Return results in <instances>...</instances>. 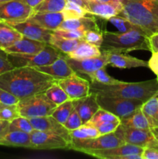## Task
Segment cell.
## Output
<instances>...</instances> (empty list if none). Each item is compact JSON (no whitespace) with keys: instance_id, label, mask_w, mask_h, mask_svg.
I'll return each mask as SVG.
<instances>
[{"instance_id":"ac0fdd59","label":"cell","mask_w":158,"mask_h":159,"mask_svg":"<svg viewBox=\"0 0 158 159\" xmlns=\"http://www.w3.org/2000/svg\"><path fill=\"white\" fill-rule=\"evenodd\" d=\"M74 108L81 119L82 124L88 122L100 107L97 102V94L90 92L85 97L73 99Z\"/></svg>"},{"instance_id":"681fc988","label":"cell","mask_w":158,"mask_h":159,"mask_svg":"<svg viewBox=\"0 0 158 159\" xmlns=\"http://www.w3.org/2000/svg\"><path fill=\"white\" fill-rule=\"evenodd\" d=\"M9 121L0 120V139L9 131Z\"/></svg>"},{"instance_id":"f1b7e54d","label":"cell","mask_w":158,"mask_h":159,"mask_svg":"<svg viewBox=\"0 0 158 159\" xmlns=\"http://www.w3.org/2000/svg\"><path fill=\"white\" fill-rule=\"evenodd\" d=\"M121 124L125 127L136 129H150V124L147 117L141 110V107L127 117L120 120Z\"/></svg>"},{"instance_id":"b9f144b4","label":"cell","mask_w":158,"mask_h":159,"mask_svg":"<svg viewBox=\"0 0 158 159\" xmlns=\"http://www.w3.org/2000/svg\"><path fill=\"white\" fill-rule=\"evenodd\" d=\"M82 124H82L80 116L78 115L77 112L74 109L63 125L70 131V130H73L78 128Z\"/></svg>"},{"instance_id":"603a6c76","label":"cell","mask_w":158,"mask_h":159,"mask_svg":"<svg viewBox=\"0 0 158 159\" xmlns=\"http://www.w3.org/2000/svg\"><path fill=\"white\" fill-rule=\"evenodd\" d=\"M58 29L68 30H78L85 32L86 30L100 31L99 25L93 16H84L71 20H64Z\"/></svg>"},{"instance_id":"11a10c76","label":"cell","mask_w":158,"mask_h":159,"mask_svg":"<svg viewBox=\"0 0 158 159\" xmlns=\"http://www.w3.org/2000/svg\"><path fill=\"white\" fill-rule=\"evenodd\" d=\"M102 1H105V2H113V1H116V0H102Z\"/></svg>"},{"instance_id":"680465c9","label":"cell","mask_w":158,"mask_h":159,"mask_svg":"<svg viewBox=\"0 0 158 159\" xmlns=\"http://www.w3.org/2000/svg\"><path fill=\"white\" fill-rule=\"evenodd\" d=\"M156 79H157V80H158V77H157V78H156Z\"/></svg>"},{"instance_id":"d6a6232c","label":"cell","mask_w":158,"mask_h":159,"mask_svg":"<svg viewBox=\"0 0 158 159\" xmlns=\"http://www.w3.org/2000/svg\"><path fill=\"white\" fill-rule=\"evenodd\" d=\"M107 20L109 23H111L115 27L117 28L119 32L125 33L132 30H143L139 26L134 24L130 20H129L128 19L121 16H114L111 17V18Z\"/></svg>"},{"instance_id":"44dd1931","label":"cell","mask_w":158,"mask_h":159,"mask_svg":"<svg viewBox=\"0 0 158 159\" xmlns=\"http://www.w3.org/2000/svg\"><path fill=\"white\" fill-rule=\"evenodd\" d=\"M108 65L114 68L126 69L133 68H148V61L136 58L123 53L107 52Z\"/></svg>"},{"instance_id":"9f6ffc18","label":"cell","mask_w":158,"mask_h":159,"mask_svg":"<svg viewBox=\"0 0 158 159\" xmlns=\"http://www.w3.org/2000/svg\"><path fill=\"white\" fill-rule=\"evenodd\" d=\"M2 107H3V105H2V104H0V110H1V109L2 108Z\"/></svg>"},{"instance_id":"6da1fadb","label":"cell","mask_w":158,"mask_h":159,"mask_svg":"<svg viewBox=\"0 0 158 159\" xmlns=\"http://www.w3.org/2000/svg\"><path fill=\"white\" fill-rule=\"evenodd\" d=\"M57 80L32 67H17L0 75V88L20 99L45 92Z\"/></svg>"},{"instance_id":"ee69618b","label":"cell","mask_w":158,"mask_h":159,"mask_svg":"<svg viewBox=\"0 0 158 159\" xmlns=\"http://www.w3.org/2000/svg\"><path fill=\"white\" fill-rule=\"evenodd\" d=\"M15 67L12 65L8 57V53L4 50L0 49V75L8 71L13 69Z\"/></svg>"},{"instance_id":"8fae6325","label":"cell","mask_w":158,"mask_h":159,"mask_svg":"<svg viewBox=\"0 0 158 159\" xmlns=\"http://www.w3.org/2000/svg\"><path fill=\"white\" fill-rule=\"evenodd\" d=\"M33 12V9L23 0H11L0 3V20L7 23L24 21Z\"/></svg>"},{"instance_id":"7a4b0ae2","label":"cell","mask_w":158,"mask_h":159,"mask_svg":"<svg viewBox=\"0 0 158 159\" xmlns=\"http://www.w3.org/2000/svg\"><path fill=\"white\" fill-rule=\"evenodd\" d=\"M90 92L101 96L139 99L144 102L158 92V80L155 79L139 82L119 81L112 85H106L91 81L90 83Z\"/></svg>"},{"instance_id":"4316f807","label":"cell","mask_w":158,"mask_h":159,"mask_svg":"<svg viewBox=\"0 0 158 159\" xmlns=\"http://www.w3.org/2000/svg\"><path fill=\"white\" fill-rule=\"evenodd\" d=\"M83 39H67L53 33L50 39L49 44L55 48L60 52L68 54L75 50L81 43Z\"/></svg>"},{"instance_id":"484cf974","label":"cell","mask_w":158,"mask_h":159,"mask_svg":"<svg viewBox=\"0 0 158 159\" xmlns=\"http://www.w3.org/2000/svg\"><path fill=\"white\" fill-rule=\"evenodd\" d=\"M101 54H102V51L100 48L88 43L83 40L75 50L66 55L71 58L81 60V59L89 58V57H99Z\"/></svg>"},{"instance_id":"7c38bea8","label":"cell","mask_w":158,"mask_h":159,"mask_svg":"<svg viewBox=\"0 0 158 159\" xmlns=\"http://www.w3.org/2000/svg\"><path fill=\"white\" fill-rule=\"evenodd\" d=\"M31 149L52 150L66 149L68 143L62 137L50 132L34 130L30 133Z\"/></svg>"},{"instance_id":"836d02e7","label":"cell","mask_w":158,"mask_h":159,"mask_svg":"<svg viewBox=\"0 0 158 159\" xmlns=\"http://www.w3.org/2000/svg\"><path fill=\"white\" fill-rule=\"evenodd\" d=\"M74 109L72 99H68V100L62 102L60 105L57 106L51 116L55 118L60 124H64Z\"/></svg>"},{"instance_id":"7dc6e473","label":"cell","mask_w":158,"mask_h":159,"mask_svg":"<svg viewBox=\"0 0 158 159\" xmlns=\"http://www.w3.org/2000/svg\"><path fill=\"white\" fill-rule=\"evenodd\" d=\"M142 159H158V150L145 148L142 153Z\"/></svg>"},{"instance_id":"4dcf8cb0","label":"cell","mask_w":158,"mask_h":159,"mask_svg":"<svg viewBox=\"0 0 158 159\" xmlns=\"http://www.w3.org/2000/svg\"><path fill=\"white\" fill-rule=\"evenodd\" d=\"M67 0H43L36 7L34 12H60L66 5Z\"/></svg>"},{"instance_id":"6f0895ef","label":"cell","mask_w":158,"mask_h":159,"mask_svg":"<svg viewBox=\"0 0 158 159\" xmlns=\"http://www.w3.org/2000/svg\"><path fill=\"white\" fill-rule=\"evenodd\" d=\"M118 1H120L121 2V1H122V0H118Z\"/></svg>"},{"instance_id":"91938a15","label":"cell","mask_w":158,"mask_h":159,"mask_svg":"<svg viewBox=\"0 0 158 159\" xmlns=\"http://www.w3.org/2000/svg\"><path fill=\"white\" fill-rule=\"evenodd\" d=\"M157 120H158V116H157Z\"/></svg>"},{"instance_id":"6125c7cd","label":"cell","mask_w":158,"mask_h":159,"mask_svg":"<svg viewBox=\"0 0 158 159\" xmlns=\"http://www.w3.org/2000/svg\"><path fill=\"white\" fill-rule=\"evenodd\" d=\"M157 34H158V33H157Z\"/></svg>"},{"instance_id":"f546056e","label":"cell","mask_w":158,"mask_h":159,"mask_svg":"<svg viewBox=\"0 0 158 159\" xmlns=\"http://www.w3.org/2000/svg\"><path fill=\"white\" fill-rule=\"evenodd\" d=\"M70 135L74 139H88L97 138L100 134L93 124L87 122L75 130H70Z\"/></svg>"},{"instance_id":"db71d44e","label":"cell","mask_w":158,"mask_h":159,"mask_svg":"<svg viewBox=\"0 0 158 159\" xmlns=\"http://www.w3.org/2000/svg\"><path fill=\"white\" fill-rule=\"evenodd\" d=\"M9 1H11V0H0V3L6 2H9Z\"/></svg>"},{"instance_id":"52a82bcc","label":"cell","mask_w":158,"mask_h":159,"mask_svg":"<svg viewBox=\"0 0 158 159\" xmlns=\"http://www.w3.org/2000/svg\"><path fill=\"white\" fill-rule=\"evenodd\" d=\"M97 102L101 108L113 113L120 120L133 114L140 108L143 103V102L139 99L101 95H97Z\"/></svg>"},{"instance_id":"ba28073f","label":"cell","mask_w":158,"mask_h":159,"mask_svg":"<svg viewBox=\"0 0 158 159\" xmlns=\"http://www.w3.org/2000/svg\"><path fill=\"white\" fill-rule=\"evenodd\" d=\"M114 134L123 143L133 144L143 148H150L158 150V141L153 137L150 129L133 128L120 124Z\"/></svg>"},{"instance_id":"83f0119b","label":"cell","mask_w":158,"mask_h":159,"mask_svg":"<svg viewBox=\"0 0 158 159\" xmlns=\"http://www.w3.org/2000/svg\"><path fill=\"white\" fill-rule=\"evenodd\" d=\"M141 110L149 121L150 128L158 126V92L141 106Z\"/></svg>"},{"instance_id":"ab89813d","label":"cell","mask_w":158,"mask_h":159,"mask_svg":"<svg viewBox=\"0 0 158 159\" xmlns=\"http://www.w3.org/2000/svg\"><path fill=\"white\" fill-rule=\"evenodd\" d=\"M18 107L16 105L3 106L0 110V120H4L11 122L12 120L20 116Z\"/></svg>"},{"instance_id":"f6af8a7d","label":"cell","mask_w":158,"mask_h":159,"mask_svg":"<svg viewBox=\"0 0 158 159\" xmlns=\"http://www.w3.org/2000/svg\"><path fill=\"white\" fill-rule=\"evenodd\" d=\"M54 33L60 37L67 39H82L84 32L78 30H68L57 29Z\"/></svg>"},{"instance_id":"2e32d148","label":"cell","mask_w":158,"mask_h":159,"mask_svg":"<svg viewBox=\"0 0 158 159\" xmlns=\"http://www.w3.org/2000/svg\"><path fill=\"white\" fill-rule=\"evenodd\" d=\"M29 122L32 124L34 130H43V131L50 132L62 137L68 144L71 141V137L70 135V131L60 122L50 116H40V117L29 118Z\"/></svg>"},{"instance_id":"9c48e42d","label":"cell","mask_w":158,"mask_h":159,"mask_svg":"<svg viewBox=\"0 0 158 159\" xmlns=\"http://www.w3.org/2000/svg\"><path fill=\"white\" fill-rule=\"evenodd\" d=\"M143 148L124 144L117 147L99 150H84L82 153L101 159H142Z\"/></svg>"},{"instance_id":"7402d4cb","label":"cell","mask_w":158,"mask_h":159,"mask_svg":"<svg viewBox=\"0 0 158 159\" xmlns=\"http://www.w3.org/2000/svg\"><path fill=\"white\" fill-rule=\"evenodd\" d=\"M46 44L47 43L44 42L33 40L23 36L20 40L4 51L8 54H33L41 51Z\"/></svg>"},{"instance_id":"f35d334b","label":"cell","mask_w":158,"mask_h":159,"mask_svg":"<svg viewBox=\"0 0 158 159\" xmlns=\"http://www.w3.org/2000/svg\"><path fill=\"white\" fill-rule=\"evenodd\" d=\"M82 39L88 43L100 48L103 40V34L101 31L86 30L84 32Z\"/></svg>"},{"instance_id":"cb8c5ba5","label":"cell","mask_w":158,"mask_h":159,"mask_svg":"<svg viewBox=\"0 0 158 159\" xmlns=\"http://www.w3.org/2000/svg\"><path fill=\"white\" fill-rule=\"evenodd\" d=\"M0 145L31 149L30 134L19 130L8 131L0 139Z\"/></svg>"},{"instance_id":"94428289","label":"cell","mask_w":158,"mask_h":159,"mask_svg":"<svg viewBox=\"0 0 158 159\" xmlns=\"http://www.w3.org/2000/svg\"><path fill=\"white\" fill-rule=\"evenodd\" d=\"M156 1H158V0H156Z\"/></svg>"},{"instance_id":"4fadbf2b","label":"cell","mask_w":158,"mask_h":159,"mask_svg":"<svg viewBox=\"0 0 158 159\" xmlns=\"http://www.w3.org/2000/svg\"><path fill=\"white\" fill-rule=\"evenodd\" d=\"M83 8L88 14L97 16L108 20L122 12V6L120 1L105 2L102 0H83Z\"/></svg>"},{"instance_id":"e0dca14e","label":"cell","mask_w":158,"mask_h":159,"mask_svg":"<svg viewBox=\"0 0 158 159\" xmlns=\"http://www.w3.org/2000/svg\"><path fill=\"white\" fill-rule=\"evenodd\" d=\"M13 26L24 37L35 40L49 43L50 39L54 31L45 29L29 20L16 22V23H8Z\"/></svg>"},{"instance_id":"277c9868","label":"cell","mask_w":158,"mask_h":159,"mask_svg":"<svg viewBox=\"0 0 158 159\" xmlns=\"http://www.w3.org/2000/svg\"><path fill=\"white\" fill-rule=\"evenodd\" d=\"M103 40L100 49L102 51L113 53H128L136 50L151 51L149 36L143 30L129 32L104 31Z\"/></svg>"},{"instance_id":"1f68e13d","label":"cell","mask_w":158,"mask_h":159,"mask_svg":"<svg viewBox=\"0 0 158 159\" xmlns=\"http://www.w3.org/2000/svg\"><path fill=\"white\" fill-rule=\"evenodd\" d=\"M44 93L46 95V96L57 106L60 105L62 102L70 99L68 94L60 86V85L57 83V81L54 83H53Z\"/></svg>"},{"instance_id":"74e56055","label":"cell","mask_w":158,"mask_h":159,"mask_svg":"<svg viewBox=\"0 0 158 159\" xmlns=\"http://www.w3.org/2000/svg\"><path fill=\"white\" fill-rule=\"evenodd\" d=\"M120 120L118 116L114 115L113 113H110V112L107 111V110H104L102 108H99L98 111L94 113V116H92L91 120L88 122L90 124L94 125L95 124L98 123H102V122H107V121H118Z\"/></svg>"},{"instance_id":"816d5d0a","label":"cell","mask_w":158,"mask_h":159,"mask_svg":"<svg viewBox=\"0 0 158 159\" xmlns=\"http://www.w3.org/2000/svg\"><path fill=\"white\" fill-rule=\"evenodd\" d=\"M150 130H151L153 137H154V138L158 141V126L157 127H152V128H150Z\"/></svg>"},{"instance_id":"e575fe53","label":"cell","mask_w":158,"mask_h":159,"mask_svg":"<svg viewBox=\"0 0 158 159\" xmlns=\"http://www.w3.org/2000/svg\"><path fill=\"white\" fill-rule=\"evenodd\" d=\"M62 13L64 17V20L80 18L88 14L82 6L71 1H67L66 5L62 11Z\"/></svg>"},{"instance_id":"7bdbcfd3","label":"cell","mask_w":158,"mask_h":159,"mask_svg":"<svg viewBox=\"0 0 158 159\" xmlns=\"http://www.w3.org/2000/svg\"><path fill=\"white\" fill-rule=\"evenodd\" d=\"M20 100L13 94L0 88V104L3 106L16 105Z\"/></svg>"},{"instance_id":"d4e9b609","label":"cell","mask_w":158,"mask_h":159,"mask_svg":"<svg viewBox=\"0 0 158 159\" xmlns=\"http://www.w3.org/2000/svg\"><path fill=\"white\" fill-rule=\"evenodd\" d=\"M23 37V35L7 22L0 20V49L6 50Z\"/></svg>"},{"instance_id":"f907efd6","label":"cell","mask_w":158,"mask_h":159,"mask_svg":"<svg viewBox=\"0 0 158 159\" xmlns=\"http://www.w3.org/2000/svg\"><path fill=\"white\" fill-rule=\"evenodd\" d=\"M23 1L33 9L34 7H36L37 5L40 4V3L42 1H43V0H23Z\"/></svg>"},{"instance_id":"d590c367","label":"cell","mask_w":158,"mask_h":159,"mask_svg":"<svg viewBox=\"0 0 158 159\" xmlns=\"http://www.w3.org/2000/svg\"><path fill=\"white\" fill-rule=\"evenodd\" d=\"M12 130H19L30 134L33 130V127L28 118L20 116L9 123V131Z\"/></svg>"},{"instance_id":"9a60e30c","label":"cell","mask_w":158,"mask_h":159,"mask_svg":"<svg viewBox=\"0 0 158 159\" xmlns=\"http://www.w3.org/2000/svg\"><path fill=\"white\" fill-rule=\"evenodd\" d=\"M65 58L74 72H79L87 75L99 68H105L108 65V54L105 51H102V54L99 57L77 60L65 55Z\"/></svg>"},{"instance_id":"8d00e7d4","label":"cell","mask_w":158,"mask_h":159,"mask_svg":"<svg viewBox=\"0 0 158 159\" xmlns=\"http://www.w3.org/2000/svg\"><path fill=\"white\" fill-rule=\"evenodd\" d=\"M88 77L91 79V81L99 82L102 84H106V85H112L119 82V80L114 79L112 76L108 75L105 71V68H99L96 70L94 72L88 75Z\"/></svg>"},{"instance_id":"3957f363","label":"cell","mask_w":158,"mask_h":159,"mask_svg":"<svg viewBox=\"0 0 158 159\" xmlns=\"http://www.w3.org/2000/svg\"><path fill=\"white\" fill-rule=\"evenodd\" d=\"M122 10L119 16L139 26L149 37L158 33V1L122 0Z\"/></svg>"},{"instance_id":"bcb514c9","label":"cell","mask_w":158,"mask_h":159,"mask_svg":"<svg viewBox=\"0 0 158 159\" xmlns=\"http://www.w3.org/2000/svg\"><path fill=\"white\" fill-rule=\"evenodd\" d=\"M148 68L158 77V52L153 51L151 57L148 61Z\"/></svg>"},{"instance_id":"8992f818","label":"cell","mask_w":158,"mask_h":159,"mask_svg":"<svg viewBox=\"0 0 158 159\" xmlns=\"http://www.w3.org/2000/svg\"><path fill=\"white\" fill-rule=\"evenodd\" d=\"M60 55H61L60 51L47 43L45 48L37 54H8V57L15 68L17 67L35 68V67L50 65L55 61Z\"/></svg>"},{"instance_id":"d6986e66","label":"cell","mask_w":158,"mask_h":159,"mask_svg":"<svg viewBox=\"0 0 158 159\" xmlns=\"http://www.w3.org/2000/svg\"><path fill=\"white\" fill-rule=\"evenodd\" d=\"M36 69L54 78L55 80L65 79L74 72L68 65L65 56L60 55L55 61L47 65L35 67Z\"/></svg>"},{"instance_id":"ffe728a7","label":"cell","mask_w":158,"mask_h":159,"mask_svg":"<svg viewBox=\"0 0 158 159\" xmlns=\"http://www.w3.org/2000/svg\"><path fill=\"white\" fill-rule=\"evenodd\" d=\"M29 21L50 30L54 31L59 28L64 20L62 12H34L27 19Z\"/></svg>"},{"instance_id":"60d3db41","label":"cell","mask_w":158,"mask_h":159,"mask_svg":"<svg viewBox=\"0 0 158 159\" xmlns=\"http://www.w3.org/2000/svg\"><path fill=\"white\" fill-rule=\"evenodd\" d=\"M121 120L118 121H107V122L98 123L94 124V127L99 130L100 135L108 134L114 133L115 130L118 128Z\"/></svg>"},{"instance_id":"30bf717a","label":"cell","mask_w":158,"mask_h":159,"mask_svg":"<svg viewBox=\"0 0 158 159\" xmlns=\"http://www.w3.org/2000/svg\"><path fill=\"white\" fill-rule=\"evenodd\" d=\"M124 144L114 133L100 135L88 139H74L68 144V149L81 152L84 150H99L117 147Z\"/></svg>"},{"instance_id":"f5cc1de1","label":"cell","mask_w":158,"mask_h":159,"mask_svg":"<svg viewBox=\"0 0 158 159\" xmlns=\"http://www.w3.org/2000/svg\"><path fill=\"white\" fill-rule=\"evenodd\" d=\"M67 1H71L73 2H75L77 3V4H78L79 6L83 7V0H67Z\"/></svg>"},{"instance_id":"5bb4252c","label":"cell","mask_w":158,"mask_h":159,"mask_svg":"<svg viewBox=\"0 0 158 159\" xmlns=\"http://www.w3.org/2000/svg\"><path fill=\"white\" fill-rule=\"evenodd\" d=\"M57 82L72 100L85 97L90 93V82L79 77L76 72L65 79L57 80Z\"/></svg>"},{"instance_id":"c3c4849f","label":"cell","mask_w":158,"mask_h":159,"mask_svg":"<svg viewBox=\"0 0 158 159\" xmlns=\"http://www.w3.org/2000/svg\"><path fill=\"white\" fill-rule=\"evenodd\" d=\"M149 40H150V48H151L150 51L158 52V34H154L149 37Z\"/></svg>"},{"instance_id":"5b68a950","label":"cell","mask_w":158,"mask_h":159,"mask_svg":"<svg viewBox=\"0 0 158 159\" xmlns=\"http://www.w3.org/2000/svg\"><path fill=\"white\" fill-rule=\"evenodd\" d=\"M17 107L20 116L29 119L50 116L54 111L57 105L43 92L20 99L17 103Z\"/></svg>"}]
</instances>
